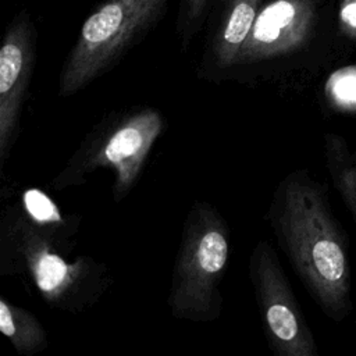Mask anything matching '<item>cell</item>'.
<instances>
[{
    "label": "cell",
    "instance_id": "cell-9",
    "mask_svg": "<svg viewBox=\"0 0 356 356\" xmlns=\"http://www.w3.org/2000/svg\"><path fill=\"white\" fill-rule=\"evenodd\" d=\"M259 4L260 0H231L211 42L206 78H224L227 71L235 67L239 51L259 14Z\"/></svg>",
    "mask_w": 356,
    "mask_h": 356
},
{
    "label": "cell",
    "instance_id": "cell-8",
    "mask_svg": "<svg viewBox=\"0 0 356 356\" xmlns=\"http://www.w3.org/2000/svg\"><path fill=\"white\" fill-rule=\"evenodd\" d=\"M316 18L313 0H274L264 6L239 51L235 67H261L302 49Z\"/></svg>",
    "mask_w": 356,
    "mask_h": 356
},
{
    "label": "cell",
    "instance_id": "cell-10",
    "mask_svg": "<svg viewBox=\"0 0 356 356\" xmlns=\"http://www.w3.org/2000/svg\"><path fill=\"white\" fill-rule=\"evenodd\" d=\"M0 331L21 356H33L47 349V331L29 310L0 296Z\"/></svg>",
    "mask_w": 356,
    "mask_h": 356
},
{
    "label": "cell",
    "instance_id": "cell-6",
    "mask_svg": "<svg viewBox=\"0 0 356 356\" xmlns=\"http://www.w3.org/2000/svg\"><path fill=\"white\" fill-rule=\"evenodd\" d=\"M249 278L268 348L277 356H316L313 332L268 241L253 246Z\"/></svg>",
    "mask_w": 356,
    "mask_h": 356
},
{
    "label": "cell",
    "instance_id": "cell-14",
    "mask_svg": "<svg viewBox=\"0 0 356 356\" xmlns=\"http://www.w3.org/2000/svg\"><path fill=\"white\" fill-rule=\"evenodd\" d=\"M341 31L352 39H356V0H341L338 13Z\"/></svg>",
    "mask_w": 356,
    "mask_h": 356
},
{
    "label": "cell",
    "instance_id": "cell-5",
    "mask_svg": "<svg viewBox=\"0 0 356 356\" xmlns=\"http://www.w3.org/2000/svg\"><path fill=\"white\" fill-rule=\"evenodd\" d=\"M168 0H106L82 24L58 79L70 97L113 68L161 17Z\"/></svg>",
    "mask_w": 356,
    "mask_h": 356
},
{
    "label": "cell",
    "instance_id": "cell-12",
    "mask_svg": "<svg viewBox=\"0 0 356 356\" xmlns=\"http://www.w3.org/2000/svg\"><path fill=\"white\" fill-rule=\"evenodd\" d=\"M325 159L332 182L356 224V153L342 136L327 134Z\"/></svg>",
    "mask_w": 356,
    "mask_h": 356
},
{
    "label": "cell",
    "instance_id": "cell-1",
    "mask_svg": "<svg viewBox=\"0 0 356 356\" xmlns=\"http://www.w3.org/2000/svg\"><path fill=\"white\" fill-rule=\"evenodd\" d=\"M267 220L310 296L342 321L352 310L348 241L323 185L305 168L289 172L273 193Z\"/></svg>",
    "mask_w": 356,
    "mask_h": 356
},
{
    "label": "cell",
    "instance_id": "cell-3",
    "mask_svg": "<svg viewBox=\"0 0 356 356\" xmlns=\"http://www.w3.org/2000/svg\"><path fill=\"white\" fill-rule=\"evenodd\" d=\"M229 253L231 231L224 216L210 202H193L184 221L167 295L175 318L191 323L220 318Z\"/></svg>",
    "mask_w": 356,
    "mask_h": 356
},
{
    "label": "cell",
    "instance_id": "cell-15",
    "mask_svg": "<svg viewBox=\"0 0 356 356\" xmlns=\"http://www.w3.org/2000/svg\"><path fill=\"white\" fill-rule=\"evenodd\" d=\"M206 3H207V0H185L186 35H189V26L200 18Z\"/></svg>",
    "mask_w": 356,
    "mask_h": 356
},
{
    "label": "cell",
    "instance_id": "cell-4",
    "mask_svg": "<svg viewBox=\"0 0 356 356\" xmlns=\"http://www.w3.org/2000/svg\"><path fill=\"white\" fill-rule=\"evenodd\" d=\"M165 121L152 106H134L107 114L79 142L65 165L51 179L61 192L83 185L96 170H113V200L122 202L136 185Z\"/></svg>",
    "mask_w": 356,
    "mask_h": 356
},
{
    "label": "cell",
    "instance_id": "cell-13",
    "mask_svg": "<svg viewBox=\"0 0 356 356\" xmlns=\"http://www.w3.org/2000/svg\"><path fill=\"white\" fill-rule=\"evenodd\" d=\"M325 95L337 108L356 111V65L331 74L325 83Z\"/></svg>",
    "mask_w": 356,
    "mask_h": 356
},
{
    "label": "cell",
    "instance_id": "cell-7",
    "mask_svg": "<svg viewBox=\"0 0 356 356\" xmlns=\"http://www.w3.org/2000/svg\"><path fill=\"white\" fill-rule=\"evenodd\" d=\"M36 60V33L21 13L7 28L0 47V171L19 132L22 108Z\"/></svg>",
    "mask_w": 356,
    "mask_h": 356
},
{
    "label": "cell",
    "instance_id": "cell-11",
    "mask_svg": "<svg viewBox=\"0 0 356 356\" xmlns=\"http://www.w3.org/2000/svg\"><path fill=\"white\" fill-rule=\"evenodd\" d=\"M24 213L40 228L49 231L64 243L75 248L81 225L78 213L63 214L53 199L39 188H26L17 200Z\"/></svg>",
    "mask_w": 356,
    "mask_h": 356
},
{
    "label": "cell",
    "instance_id": "cell-2",
    "mask_svg": "<svg viewBox=\"0 0 356 356\" xmlns=\"http://www.w3.org/2000/svg\"><path fill=\"white\" fill-rule=\"evenodd\" d=\"M75 248L35 224L18 202L0 221V275L19 277L51 309L81 314L95 306L113 284L108 266L92 256L67 259Z\"/></svg>",
    "mask_w": 356,
    "mask_h": 356
}]
</instances>
